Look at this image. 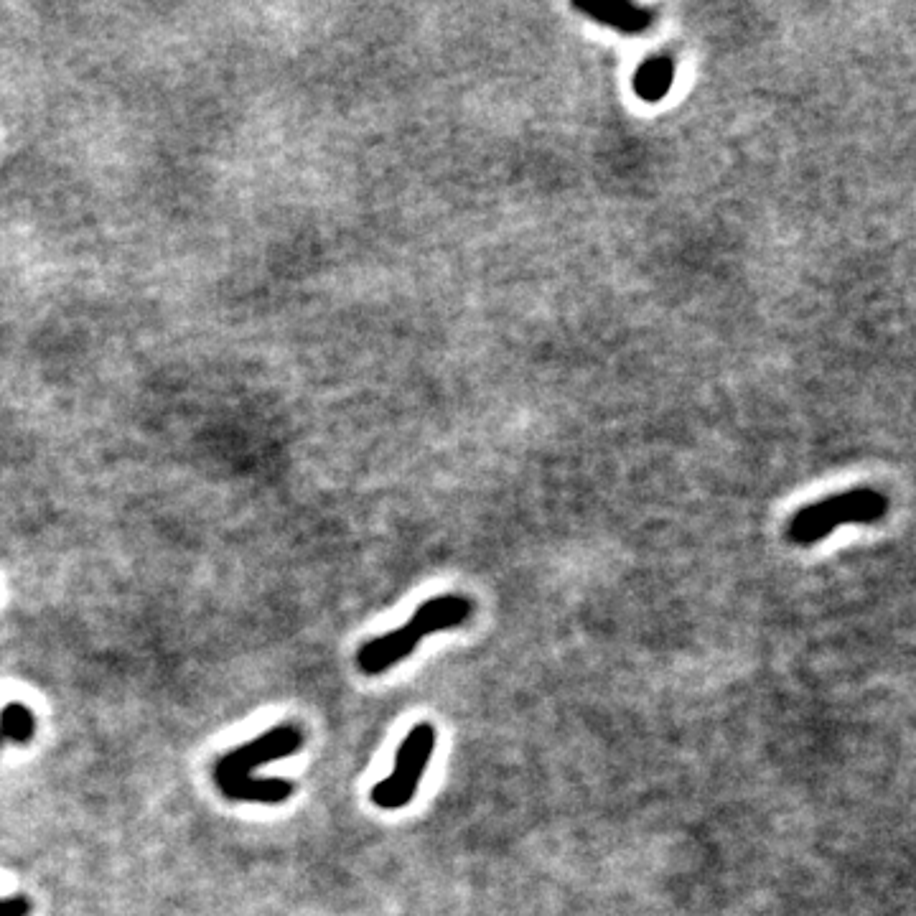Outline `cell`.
I'll return each mask as SVG.
<instances>
[{
    "label": "cell",
    "instance_id": "8992f818",
    "mask_svg": "<svg viewBox=\"0 0 916 916\" xmlns=\"http://www.w3.org/2000/svg\"><path fill=\"white\" fill-rule=\"evenodd\" d=\"M672 82H675V62L665 54L649 56L634 74V90L647 102H660L672 90Z\"/></svg>",
    "mask_w": 916,
    "mask_h": 916
},
{
    "label": "cell",
    "instance_id": "277c9868",
    "mask_svg": "<svg viewBox=\"0 0 916 916\" xmlns=\"http://www.w3.org/2000/svg\"><path fill=\"white\" fill-rule=\"evenodd\" d=\"M436 749V728L431 723H418L400 743L395 769L372 789V802L382 810H400L415 797L423 771Z\"/></svg>",
    "mask_w": 916,
    "mask_h": 916
},
{
    "label": "cell",
    "instance_id": "9c48e42d",
    "mask_svg": "<svg viewBox=\"0 0 916 916\" xmlns=\"http://www.w3.org/2000/svg\"><path fill=\"white\" fill-rule=\"evenodd\" d=\"M0 743H3V738H0Z\"/></svg>",
    "mask_w": 916,
    "mask_h": 916
},
{
    "label": "cell",
    "instance_id": "5b68a950",
    "mask_svg": "<svg viewBox=\"0 0 916 916\" xmlns=\"http://www.w3.org/2000/svg\"><path fill=\"white\" fill-rule=\"evenodd\" d=\"M576 8L593 21L624 31V34H642L644 28L652 26V13L634 3H596V6L576 3Z\"/></svg>",
    "mask_w": 916,
    "mask_h": 916
},
{
    "label": "cell",
    "instance_id": "52a82bcc",
    "mask_svg": "<svg viewBox=\"0 0 916 916\" xmlns=\"http://www.w3.org/2000/svg\"><path fill=\"white\" fill-rule=\"evenodd\" d=\"M34 715L26 705L11 703L0 713V738H8L13 743H28L34 736Z\"/></svg>",
    "mask_w": 916,
    "mask_h": 916
},
{
    "label": "cell",
    "instance_id": "3957f363",
    "mask_svg": "<svg viewBox=\"0 0 916 916\" xmlns=\"http://www.w3.org/2000/svg\"><path fill=\"white\" fill-rule=\"evenodd\" d=\"M886 512H889L886 494L871 486H858L838 497H827L799 509L789 520L787 537L789 542L805 548V545H815L827 535H833L840 525H873L883 520Z\"/></svg>",
    "mask_w": 916,
    "mask_h": 916
},
{
    "label": "cell",
    "instance_id": "6da1fadb",
    "mask_svg": "<svg viewBox=\"0 0 916 916\" xmlns=\"http://www.w3.org/2000/svg\"><path fill=\"white\" fill-rule=\"evenodd\" d=\"M303 746V731L298 726H275L268 733L257 736L240 749L219 756L214 764V782L219 792L235 802H263V805H280L293 794V782L288 779H255L257 766L270 761L293 756Z\"/></svg>",
    "mask_w": 916,
    "mask_h": 916
},
{
    "label": "cell",
    "instance_id": "7a4b0ae2",
    "mask_svg": "<svg viewBox=\"0 0 916 916\" xmlns=\"http://www.w3.org/2000/svg\"><path fill=\"white\" fill-rule=\"evenodd\" d=\"M471 611H474V606L464 596H438L425 601L408 624L397 626L395 632H387L372 639V642L362 644L357 654L359 670L364 675H380V672L390 670L397 662L410 657L425 637L446 632V629H456L464 621H469Z\"/></svg>",
    "mask_w": 916,
    "mask_h": 916
},
{
    "label": "cell",
    "instance_id": "ba28073f",
    "mask_svg": "<svg viewBox=\"0 0 916 916\" xmlns=\"http://www.w3.org/2000/svg\"><path fill=\"white\" fill-rule=\"evenodd\" d=\"M31 914V901L23 894L8 896L0 901V916H28Z\"/></svg>",
    "mask_w": 916,
    "mask_h": 916
}]
</instances>
